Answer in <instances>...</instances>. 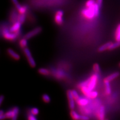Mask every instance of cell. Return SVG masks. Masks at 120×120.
<instances>
[{"mask_svg": "<svg viewBox=\"0 0 120 120\" xmlns=\"http://www.w3.org/2000/svg\"><path fill=\"white\" fill-rule=\"evenodd\" d=\"M100 8L101 7L96 2L93 6L90 7H86L85 9L82 10L81 14L82 16L87 19L92 20L94 18L99 16Z\"/></svg>", "mask_w": 120, "mask_h": 120, "instance_id": "cell-1", "label": "cell"}, {"mask_svg": "<svg viewBox=\"0 0 120 120\" xmlns=\"http://www.w3.org/2000/svg\"><path fill=\"white\" fill-rule=\"evenodd\" d=\"M98 80V77L96 73L93 74L89 79L88 80L83 82L82 84L87 86L90 91H92L96 87Z\"/></svg>", "mask_w": 120, "mask_h": 120, "instance_id": "cell-2", "label": "cell"}, {"mask_svg": "<svg viewBox=\"0 0 120 120\" xmlns=\"http://www.w3.org/2000/svg\"><path fill=\"white\" fill-rule=\"evenodd\" d=\"M20 34L11 32L10 30L7 28H4L3 31H2V35L5 40L13 41L17 39V37Z\"/></svg>", "mask_w": 120, "mask_h": 120, "instance_id": "cell-3", "label": "cell"}, {"mask_svg": "<svg viewBox=\"0 0 120 120\" xmlns=\"http://www.w3.org/2000/svg\"><path fill=\"white\" fill-rule=\"evenodd\" d=\"M20 109L18 107H14L12 109L7 111L6 113V118L11 119L13 120H16L19 114Z\"/></svg>", "mask_w": 120, "mask_h": 120, "instance_id": "cell-4", "label": "cell"}, {"mask_svg": "<svg viewBox=\"0 0 120 120\" xmlns=\"http://www.w3.org/2000/svg\"><path fill=\"white\" fill-rule=\"evenodd\" d=\"M24 52L26 58H27L28 60V61L30 66L32 68H35L36 66V63L35 61V60L34 59L33 57H32L31 52H30V50L27 47H26L24 49Z\"/></svg>", "mask_w": 120, "mask_h": 120, "instance_id": "cell-5", "label": "cell"}, {"mask_svg": "<svg viewBox=\"0 0 120 120\" xmlns=\"http://www.w3.org/2000/svg\"><path fill=\"white\" fill-rule=\"evenodd\" d=\"M42 31V28L40 27H38L35 28L34 29L32 30V31H30L29 32L27 33L25 35V38L26 39H30L32 38L35 37V36L38 35Z\"/></svg>", "mask_w": 120, "mask_h": 120, "instance_id": "cell-6", "label": "cell"}, {"mask_svg": "<svg viewBox=\"0 0 120 120\" xmlns=\"http://www.w3.org/2000/svg\"><path fill=\"white\" fill-rule=\"evenodd\" d=\"M67 95L68 99L69 108L71 110H74L75 108V100L73 97L72 90H69L67 91Z\"/></svg>", "mask_w": 120, "mask_h": 120, "instance_id": "cell-7", "label": "cell"}, {"mask_svg": "<svg viewBox=\"0 0 120 120\" xmlns=\"http://www.w3.org/2000/svg\"><path fill=\"white\" fill-rule=\"evenodd\" d=\"M64 12L62 10H58L56 12L54 20L56 24L58 25H61L63 23Z\"/></svg>", "mask_w": 120, "mask_h": 120, "instance_id": "cell-8", "label": "cell"}, {"mask_svg": "<svg viewBox=\"0 0 120 120\" xmlns=\"http://www.w3.org/2000/svg\"><path fill=\"white\" fill-rule=\"evenodd\" d=\"M22 24L19 21H16L14 22L12 26L10 28V31L12 33H20V29L21 28Z\"/></svg>", "mask_w": 120, "mask_h": 120, "instance_id": "cell-9", "label": "cell"}, {"mask_svg": "<svg viewBox=\"0 0 120 120\" xmlns=\"http://www.w3.org/2000/svg\"><path fill=\"white\" fill-rule=\"evenodd\" d=\"M120 76V73L119 72H116L112 73L110 75H109L106 78L104 79V82H110L112 81V80H115V79L118 78Z\"/></svg>", "mask_w": 120, "mask_h": 120, "instance_id": "cell-10", "label": "cell"}, {"mask_svg": "<svg viewBox=\"0 0 120 120\" xmlns=\"http://www.w3.org/2000/svg\"><path fill=\"white\" fill-rule=\"evenodd\" d=\"M7 52L11 57H12L13 59H14L15 60H17V61H18L20 59V56L18 54H17V52H15L13 50L9 48L7 49Z\"/></svg>", "mask_w": 120, "mask_h": 120, "instance_id": "cell-11", "label": "cell"}, {"mask_svg": "<svg viewBox=\"0 0 120 120\" xmlns=\"http://www.w3.org/2000/svg\"><path fill=\"white\" fill-rule=\"evenodd\" d=\"M76 103L78 105H79L80 106H85L86 105H87L89 104V100L86 98H82V97H80L79 99L78 100H77Z\"/></svg>", "mask_w": 120, "mask_h": 120, "instance_id": "cell-12", "label": "cell"}, {"mask_svg": "<svg viewBox=\"0 0 120 120\" xmlns=\"http://www.w3.org/2000/svg\"><path fill=\"white\" fill-rule=\"evenodd\" d=\"M98 119L101 120H103L105 119V108L104 106H101L98 112Z\"/></svg>", "mask_w": 120, "mask_h": 120, "instance_id": "cell-13", "label": "cell"}, {"mask_svg": "<svg viewBox=\"0 0 120 120\" xmlns=\"http://www.w3.org/2000/svg\"><path fill=\"white\" fill-rule=\"evenodd\" d=\"M112 43V42H109L103 44L102 46H101L100 47H99L98 51L99 52H103L104 51L109 50V48Z\"/></svg>", "mask_w": 120, "mask_h": 120, "instance_id": "cell-14", "label": "cell"}, {"mask_svg": "<svg viewBox=\"0 0 120 120\" xmlns=\"http://www.w3.org/2000/svg\"><path fill=\"white\" fill-rule=\"evenodd\" d=\"M70 116L72 119L75 120H81V117L82 115H80L78 114L77 112L75 111L74 110H72L70 112Z\"/></svg>", "mask_w": 120, "mask_h": 120, "instance_id": "cell-15", "label": "cell"}, {"mask_svg": "<svg viewBox=\"0 0 120 120\" xmlns=\"http://www.w3.org/2000/svg\"><path fill=\"white\" fill-rule=\"evenodd\" d=\"M115 39L116 41H120V24L117 26L115 33Z\"/></svg>", "mask_w": 120, "mask_h": 120, "instance_id": "cell-16", "label": "cell"}, {"mask_svg": "<svg viewBox=\"0 0 120 120\" xmlns=\"http://www.w3.org/2000/svg\"><path fill=\"white\" fill-rule=\"evenodd\" d=\"M120 47V41H117L115 43H112L111 45V46H110L108 50L110 51H112L116 49H117L119 47Z\"/></svg>", "mask_w": 120, "mask_h": 120, "instance_id": "cell-17", "label": "cell"}, {"mask_svg": "<svg viewBox=\"0 0 120 120\" xmlns=\"http://www.w3.org/2000/svg\"><path fill=\"white\" fill-rule=\"evenodd\" d=\"M27 40L28 39L25 38V37L24 38H22L20 40V41H19V45L22 48L25 49V48L27 47V45H28Z\"/></svg>", "mask_w": 120, "mask_h": 120, "instance_id": "cell-18", "label": "cell"}, {"mask_svg": "<svg viewBox=\"0 0 120 120\" xmlns=\"http://www.w3.org/2000/svg\"><path fill=\"white\" fill-rule=\"evenodd\" d=\"M105 82V91H106V93L107 95H110L111 94V86L110 84V82Z\"/></svg>", "mask_w": 120, "mask_h": 120, "instance_id": "cell-19", "label": "cell"}, {"mask_svg": "<svg viewBox=\"0 0 120 120\" xmlns=\"http://www.w3.org/2000/svg\"><path fill=\"white\" fill-rule=\"evenodd\" d=\"M38 72L39 74L44 76H48L50 73V71L46 68H40L38 70Z\"/></svg>", "mask_w": 120, "mask_h": 120, "instance_id": "cell-20", "label": "cell"}, {"mask_svg": "<svg viewBox=\"0 0 120 120\" xmlns=\"http://www.w3.org/2000/svg\"><path fill=\"white\" fill-rule=\"evenodd\" d=\"M26 17L25 14H19V15H18L17 21L20 22L22 24L26 20Z\"/></svg>", "mask_w": 120, "mask_h": 120, "instance_id": "cell-21", "label": "cell"}, {"mask_svg": "<svg viewBox=\"0 0 120 120\" xmlns=\"http://www.w3.org/2000/svg\"><path fill=\"white\" fill-rule=\"evenodd\" d=\"M27 10H28L27 7L26 6H21V7L18 10H17L19 13L21 14H26V13L27 12Z\"/></svg>", "mask_w": 120, "mask_h": 120, "instance_id": "cell-22", "label": "cell"}, {"mask_svg": "<svg viewBox=\"0 0 120 120\" xmlns=\"http://www.w3.org/2000/svg\"><path fill=\"white\" fill-rule=\"evenodd\" d=\"M98 96V92L93 90V91H91V93H90L88 98L90 99H95Z\"/></svg>", "mask_w": 120, "mask_h": 120, "instance_id": "cell-23", "label": "cell"}, {"mask_svg": "<svg viewBox=\"0 0 120 120\" xmlns=\"http://www.w3.org/2000/svg\"><path fill=\"white\" fill-rule=\"evenodd\" d=\"M42 100L45 103H49L50 102L51 98L50 96L47 94H44L42 96Z\"/></svg>", "mask_w": 120, "mask_h": 120, "instance_id": "cell-24", "label": "cell"}, {"mask_svg": "<svg viewBox=\"0 0 120 120\" xmlns=\"http://www.w3.org/2000/svg\"><path fill=\"white\" fill-rule=\"evenodd\" d=\"M93 71H94L95 73H98L100 72V67L98 64L95 63L93 65Z\"/></svg>", "mask_w": 120, "mask_h": 120, "instance_id": "cell-25", "label": "cell"}, {"mask_svg": "<svg viewBox=\"0 0 120 120\" xmlns=\"http://www.w3.org/2000/svg\"><path fill=\"white\" fill-rule=\"evenodd\" d=\"M96 2V0H88L86 3V7H90L94 5Z\"/></svg>", "mask_w": 120, "mask_h": 120, "instance_id": "cell-26", "label": "cell"}, {"mask_svg": "<svg viewBox=\"0 0 120 120\" xmlns=\"http://www.w3.org/2000/svg\"><path fill=\"white\" fill-rule=\"evenodd\" d=\"M30 112L31 114L36 116L39 113V110L37 108H33L30 110Z\"/></svg>", "mask_w": 120, "mask_h": 120, "instance_id": "cell-27", "label": "cell"}, {"mask_svg": "<svg viewBox=\"0 0 120 120\" xmlns=\"http://www.w3.org/2000/svg\"><path fill=\"white\" fill-rule=\"evenodd\" d=\"M72 94H73V95L74 99H75V101H76L77 100H78L79 99V98L80 97L79 96V94L78 93V92L76 91V90H72Z\"/></svg>", "mask_w": 120, "mask_h": 120, "instance_id": "cell-28", "label": "cell"}, {"mask_svg": "<svg viewBox=\"0 0 120 120\" xmlns=\"http://www.w3.org/2000/svg\"><path fill=\"white\" fill-rule=\"evenodd\" d=\"M12 2L14 4L15 7L16 8L17 10H18L21 7V5L20 4V3H19L18 0H12Z\"/></svg>", "mask_w": 120, "mask_h": 120, "instance_id": "cell-29", "label": "cell"}, {"mask_svg": "<svg viewBox=\"0 0 120 120\" xmlns=\"http://www.w3.org/2000/svg\"><path fill=\"white\" fill-rule=\"evenodd\" d=\"M28 119L29 120H37V118L36 117L35 115H34L32 114H29V115L28 116Z\"/></svg>", "mask_w": 120, "mask_h": 120, "instance_id": "cell-30", "label": "cell"}, {"mask_svg": "<svg viewBox=\"0 0 120 120\" xmlns=\"http://www.w3.org/2000/svg\"><path fill=\"white\" fill-rule=\"evenodd\" d=\"M6 115L5 113L4 112L3 110H1L0 111V119L1 120H3L6 119Z\"/></svg>", "mask_w": 120, "mask_h": 120, "instance_id": "cell-31", "label": "cell"}, {"mask_svg": "<svg viewBox=\"0 0 120 120\" xmlns=\"http://www.w3.org/2000/svg\"><path fill=\"white\" fill-rule=\"evenodd\" d=\"M103 0H96V3L98 4V5L101 7L103 4Z\"/></svg>", "mask_w": 120, "mask_h": 120, "instance_id": "cell-32", "label": "cell"}, {"mask_svg": "<svg viewBox=\"0 0 120 120\" xmlns=\"http://www.w3.org/2000/svg\"><path fill=\"white\" fill-rule=\"evenodd\" d=\"M81 120H89V118L88 117V116H84V115H82Z\"/></svg>", "mask_w": 120, "mask_h": 120, "instance_id": "cell-33", "label": "cell"}, {"mask_svg": "<svg viewBox=\"0 0 120 120\" xmlns=\"http://www.w3.org/2000/svg\"><path fill=\"white\" fill-rule=\"evenodd\" d=\"M4 100V96L2 95L1 97H0V104L1 105L2 104Z\"/></svg>", "mask_w": 120, "mask_h": 120, "instance_id": "cell-34", "label": "cell"}, {"mask_svg": "<svg viewBox=\"0 0 120 120\" xmlns=\"http://www.w3.org/2000/svg\"><path fill=\"white\" fill-rule=\"evenodd\" d=\"M119 67H120V63H119Z\"/></svg>", "mask_w": 120, "mask_h": 120, "instance_id": "cell-35", "label": "cell"}]
</instances>
